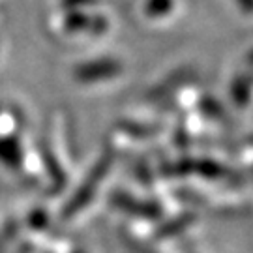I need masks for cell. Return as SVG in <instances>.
I'll use <instances>...</instances> for the list:
<instances>
[{"instance_id":"obj_2","label":"cell","mask_w":253,"mask_h":253,"mask_svg":"<svg viewBox=\"0 0 253 253\" xmlns=\"http://www.w3.org/2000/svg\"><path fill=\"white\" fill-rule=\"evenodd\" d=\"M169 8H171V0H148L146 13L148 15H162V13H167Z\"/></svg>"},{"instance_id":"obj_1","label":"cell","mask_w":253,"mask_h":253,"mask_svg":"<svg viewBox=\"0 0 253 253\" xmlns=\"http://www.w3.org/2000/svg\"><path fill=\"white\" fill-rule=\"evenodd\" d=\"M122 72V66L120 62L113 60V58H105V60H96L86 66H83L81 70L77 72V77L81 81H100V79H109V77H115Z\"/></svg>"},{"instance_id":"obj_3","label":"cell","mask_w":253,"mask_h":253,"mask_svg":"<svg viewBox=\"0 0 253 253\" xmlns=\"http://www.w3.org/2000/svg\"><path fill=\"white\" fill-rule=\"evenodd\" d=\"M238 4H240L246 11H253V0H238Z\"/></svg>"}]
</instances>
